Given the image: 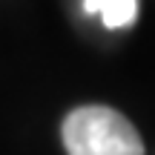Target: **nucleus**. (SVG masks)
I'll return each mask as SVG.
<instances>
[{"mask_svg":"<svg viewBox=\"0 0 155 155\" xmlns=\"http://www.w3.org/2000/svg\"><path fill=\"white\" fill-rule=\"evenodd\" d=\"M86 15H98L106 29H127L138 17V0H83Z\"/></svg>","mask_w":155,"mask_h":155,"instance_id":"nucleus-2","label":"nucleus"},{"mask_svg":"<svg viewBox=\"0 0 155 155\" xmlns=\"http://www.w3.org/2000/svg\"><path fill=\"white\" fill-rule=\"evenodd\" d=\"M66 155H144V141L127 115L104 104H86L63 118Z\"/></svg>","mask_w":155,"mask_h":155,"instance_id":"nucleus-1","label":"nucleus"}]
</instances>
